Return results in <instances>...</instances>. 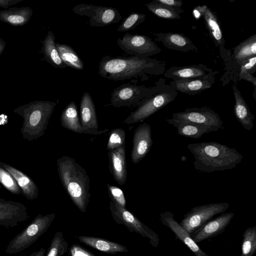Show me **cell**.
<instances>
[{
  "label": "cell",
  "instance_id": "1",
  "mask_svg": "<svg viewBox=\"0 0 256 256\" xmlns=\"http://www.w3.org/2000/svg\"><path fill=\"white\" fill-rule=\"evenodd\" d=\"M164 62L150 58L112 57L104 56L98 65L99 74L112 80H124L132 78L158 76L164 74Z\"/></svg>",
  "mask_w": 256,
  "mask_h": 256
},
{
  "label": "cell",
  "instance_id": "13",
  "mask_svg": "<svg viewBox=\"0 0 256 256\" xmlns=\"http://www.w3.org/2000/svg\"><path fill=\"white\" fill-rule=\"evenodd\" d=\"M28 218L27 208L24 204L0 198V226L13 228Z\"/></svg>",
  "mask_w": 256,
  "mask_h": 256
},
{
  "label": "cell",
  "instance_id": "21",
  "mask_svg": "<svg viewBox=\"0 0 256 256\" xmlns=\"http://www.w3.org/2000/svg\"><path fill=\"white\" fill-rule=\"evenodd\" d=\"M155 40L162 42L166 48L182 52H196L198 48L193 42L182 34L166 32L154 34Z\"/></svg>",
  "mask_w": 256,
  "mask_h": 256
},
{
  "label": "cell",
  "instance_id": "28",
  "mask_svg": "<svg viewBox=\"0 0 256 256\" xmlns=\"http://www.w3.org/2000/svg\"><path fill=\"white\" fill-rule=\"evenodd\" d=\"M166 120L168 124L176 128L179 135L188 138H200L203 134L212 132L204 126L188 122L175 120L172 118H167Z\"/></svg>",
  "mask_w": 256,
  "mask_h": 256
},
{
  "label": "cell",
  "instance_id": "12",
  "mask_svg": "<svg viewBox=\"0 0 256 256\" xmlns=\"http://www.w3.org/2000/svg\"><path fill=\"white\" fill-rule=\"evenodd\" d=\"M172 118L204 126L212 132L223 128V121L218 114L208 107L193 108L172 114Z\"/></svg>",
  "mask_w": 256,
  "mask_h": 256
},
{
  "label": "cell",
  "instance_id": "2",
  "mask_svg": "<svg viewBox=\"0 0 256 256\" xmlns=\"http://www.w3.org/2000/svg\"><path fill=\"white\" fill-rule=\"evenodd\" d=\"M186 148L194 155L195 169L204 172L232 169L243 158L236 148L218 142L190 144Z\"/></svg>",
  "mask_w": 256,
  "mask_h": 256
},
{
  "label": "cell",
  "instance_id": "10",
  "mask_svg": "<svg viewBox=\"0 0 256 256\" xmlns=\"http://www.w3.org/2000/svg\"><path fill=\"white\" fill-rule=\"evenodd\" d=\"M72 10L77 14L90 17L92 26H106L119 22L122 18L119 12L112 7L82 4L76 5Z\"/></svg>",
  "mask_w": 256,
  "mask_h": 256
},
{
  "label": "cell",
  "instance_id": "7",
  "mask_svg": "<svg viewBox=\"0 0 256 256\" xmlns=\"http://www.w3.org/2000/svg\"><path fill=\"white\" fill-rule=\"evenodd\" d=\"M165 82L156 94L138 106L123 122L133 124L142 122L174 100L178 92Z\"/></svg>",
  "mask_w": 256,
  "mask_h": 256
},
{
  "label": "cell",
  "instance_id": "15",
  "mask_svg": "<svg viewBox=\"0 0 256 256\" xmlns=\"http://www.w3.org/2000/svg\"><path fill=\"white\" fill-rule=\"evenodd\" d=\"M160 222L170 228L174 234L176 238L186 245L196 256H210L200 248L190 235L174 219L172 212L168 211L161 212Z\"/></svg>",
  "mask_w": 256,
  "mask_h": 256
},
{
  "label": "cell",
  "instance_id": "20",
  "mask_svg": "<svg viewBox=\"0 0 256 256\" xmlns=\"http://www.w3.org/2000/svg\"><path fill=\"white\" fill-rule=\"evenodd\" d=\"M216 76L205 78L172 80L169 85L176 91L190 95H194L210 88Z\"/></svg>",
  "mask_w": 256,
  "mask_h": 256
},
{
  "label": "cell",
  "instance_id": "26",
  "mask_svg": "<svg viewBox=\"0 0 256 256\" xmlns=\"http://www.w3.org/2000/svg\"><path fill=\"white\" fill-rule=\"evenodd\" d=\"M62 127L80 134H94V132L84 130L81 124L77 106L74 101L70 102L64 108L60 116Z\"/></svg>",
  "mask_w": 256,
  "mask_h": 256
},
{
  "label": "cell",
  "instance_id": "22",
  "mask_svg": "<svg viewBox=\"0 0 256 256\" xmlns=\"http://www.w3.org/2000/svg\"><path fill=\"white\" fill-rule=\"evenodd\" d=\"M0 166L8 171L14 178L22 190V195L26 198L33 200L38 198V188L28 176L16 168L2 162H0Z\"/></svg>",
  "mask_w": 256,
  "mask_h": 256
},
{
  "label": "cell",
  "instance_id": "37",
  "mask_svg": "<svg viewBox=\"0 0 256 256\" xmlns=\"http://www.w3.org/2000/svg\"><path fill=\"white\" fill-rule=\"evenodd\" d=\"M0 183L12 194L18 195L22 193L14 178L8 171L0 166Z\"/></svg>",
  "mask_w": 256,
  "mask_h": 256
},
{
  "label": "cell",
  "instance_id": "33",
  "mask_svg": "<svg viewBox=\"0 0 256 256\" xmlns=\"http://www.w3.org/2000/svg\"><path fill=\"white\" fill-rule=\"evenodd\" d=\"M256 251V226L248 227L242 234L240 256H253Z\"/></svg>",
  "mask_w": 256,
  "mask_h": 256
},
{
  "label": "cell",
  "instance_id": "4",
  "mask_svg": "<svg viewBox=\"0 0 256 256\" xmlns=\"http://www.w3.org/2000/svg\"><path fill=\"white\" fill-rule=\"evenodd\" d=\"M56 104L48 100H35L14 109V112L24 120L20 132L24 140L30 142L44 134Z\"/></svg>",
  "mask_w": 256,
  "mask_h": 256
},
{
  "label": "cell",
  "instance_id": "38",
  "mask_svg": "<svg viewBox=\"0 0 256 256\" xmlns=\"http://www.w3.org/2000/svg\"><path fill=\"white\" fill-rule=\"evenodd\" d=\"M126 132L123 128H116L112 130L108 134V140L106 149L110 151L125 145Z\"/></svg>",
  "mask_w": 256,
  "mask_h": 256
},
{
  "label": "cell",
  "instance_id": "39",
  "mask_svg": "<svg viewBox=\"0 0 256 256\" xmlns=\"http://www.w3.org/2000/svg\"><path fill=\"white\" fill-rule=\"evenodd\" d=\"M107 188L111 200L126 208V200L122 190L119 188L109 184Z\"/></svg>",
  "mask_w": 256,
  "mask_h": 256
},
{
  "label": "cell",
  "instance_id": "24",
  "mask_svg": "<svg viewBox=\"0 0 256 256\" xmlns=\"http://www.w3.org/2000/svg\"><path fill=\"white\" fill-rule=\"evenodd\" d=\"M76 238L80 242L104 253L116 254L128 252L124 246L108 240L88 236H80Z\"/></svg>",
  "mask_w": 256,
  "mask_h": 256
},
{
  "label": "cell",
  "instance_id": "6",
  "mask_svg": "<svg viewBox=\"0 0 256 256\" xmlns=\"http://www.w3.org/2000/svg\"><path fill=\"white\" fill-rule=\"evenodd\" d=\"M56 217L54 213L37 215L33 220L9 242L6 252L16 254L26 249L48 229Z\"/></svg>",
  "mask_w": 256,
  "mask_h": 256
},
{
  "label": "cell",
  "instance_id": "46",
  "mask_svg": "<svg viewBox=\"0 0 256 256\" xmlns=\"http://www.w3.org/2000/svg\"><path fill=\"white\" fill-rule=\"evenodd\" d=\"M2 188V185L0 184V188Z\"/></svg>",
  "mask_w": 256,
  "mask_h": 256
},
{
  "label": "cell",
  "instance_id": "27",
  "mask_svg": "<svg viewBox=\"0 0 256 256\" xmlns=\"http://www.w3.org/2000/svg\"><path fill=\"white\" fill-rule=\"evenodd\" d=\"M32 14L29 6L10 8L0 10V20L14 26H22L29 22Z\"/></svg>",
  "mask_w": 256,
  "mask_h": 256
},
{
  "label": "cell",
  "instance_id": "34",
  "mask_svg": "<svg viewBox=\"0 0 256 256\" xmlns=\"http://www.w3.org/2000/svg\"><path fill=\"white\" fill-rule=\"evenodd\" d=\"M68 243L62 232H57L52 240L44 256H62L68 252Z\"/></svg>",
  "mask_w": 256,
  "mask_h": 256
},
{
  "label": "cell",
  "instance_id": "45",
  "mask_svg": "<svg viewBox=\"0 0 256 256\" xmlns=\"http://www.w3.org/2000/svg\"><path fill=\"white\" fill-rule=\"evenodd\" d=\"M36 252H33L32 254H31L29 256H34L36 254Z\"/></svg>",
  "mask_w": 256,
  "mask_h": 256
},
{
  "label": "cell",
  "instance_id": "25",
  "mask_svg": "<svg viewBox=\"0 0 256 256\" xmlns=\"http://www.w3.org/2000/svg\"><path fill=\"white\" fill-rule=\"evenodd\" d=\"M232 90L235 99L234 110L236 118L244 129L250 130L254 127V116L235 84L232 86Z\"/></svg>",
  "mask_w": 256,
  "mask_h": 256
},
{
  "label": "cell",
  "instance_id": "44",
  "mask_svg": "<svg viewBox=\"0 0 256 256\" xmlns=\"http://www.w3.org/2000/svg\"><path fill=\"white\" fill-rule=\"evenodd\" d=\"M46 254V250L41 248L38 251L36 252L34 256H44Z\"/></svg>",
  "mask_w": 256,
  "mask_h": 256
},
{
  "label": "cell",
  "instance_id": "43",
  "mask_svg": "<svg viewBox=\"0 0 256 256\" xmlns=\"http://www.w3.org/2000/svg\"><path fill=\"white\" fill-rule=\"evenodd\" d=\"M6 44L5 41L0 38V56L5 48Z\"/></svg>",
  "mask_w": 256,
  "mask_h": 256
},
{
  "label": "cell",
  "instance_id": "32",
  "mask_svg": "<svg viewBox=\"0 0 256 256\" xmlns=\"http://www.w3.org/2000/svg\"><path fill=\"white\" fill-rule=\"evenodd\" d=\"M147 8L156 16L166 20H176L181 18L184 12L181 8L167 6L157 2L156 0L146 4Z\"/></svg>",
  "mask_w": 256,
  "mask_h": 256
},
{
  "label": "cell",
  "instance_id": "35",
  "mask_svg": "<svg viewBox=\"0 0 256 256\" xmlns=\"http://www.w3.org/2000/svg\"><path fill=\"white\" fill-rule=\"evenodd\" d=\"M256 71V56H254L244 60L240 64L238 80L248 81L256 88V78L253 76Z\"/></svg>",
  "mask_w": 256,
  "mask_h": 256
},
{
  "label": "cell",
  "instance_id": "14",
  "mask_svg": "<svg viewBox=\"0 0 256 256\" xmlns=\"http://www.w3.org/2000/svg\"><path fill=\"white\" fill-rule=\"evenodd\" d=\"M234 214L232 212H223L212 219L190 234L197 244L222 233L231 222Z\"/></svg>",
  "mask_w": 256,
  "mask_h": 256
},
{
  "label": "cell",
  "instance_id": "40",
  "mask_svg": "<svg viewBox=\"0 0 256 256\" xmlns=\"http://www.w3.org/2000/svg\"><path fill=\"white\" fill-rule=\"evenodd\" d=\"M70 256H96L79 245L74 244L68 249Z\"/></svg>",
  "mask_w": 256,
  "mask_h": 256
},
{
  "label": "cell",
  "instance_id": "19",
  "mask_svg": "<svg viewBox=\"0 0 256 256\" xmlns=\"http://www.w3.org/2000/svg\"><path fill=\"white\" fill-rule=\"evenodd\" d=\"M108 156L110 173L119 184H124L127 176L126 146L108 151Z\"/></svg>",
  "mask_w": 256,
  "mask_h": 256
},
{
  "label": "cell",
  "instance_id": "29",
  "mask_svg": "<svg viewBox=\"0 0 256 256\" xmlns=\"http://www.w3.org/2000/svg\"><path fill=\"white\" fill-rule=\"evenodd\" d=\"M56 37L49 31L42 43V52L46 62L56 68H64L67 66L62 61L56 46Z\"/></svg>",
  "mask_w": 256,
  "mask_h": 256
},
{
  "label": "cell",
  "instance_id": "11",
  "mask_svg": "<svg viewBox=\"0 0 256 256\" xmlns=\"http://www.w3.org/2000/svg\"><path fill=\"white\" fill-rule=\"evenodd\" d=\"M117 44L126 53L140 58H150L162 51L150 38L145 35L126 32L122 38H118Z\"/></svg>",
  "mask_w": 256,
  "mask_h": 256
},
{
  "label": "cell",
  "instance_id": "5",
  "mask_svg": "<svg viewBox=\"0 0 256 256\" xmlns=\"http://www.w3.org/2000/svg\"><path fill=\"white\" fill-rule=\"evenodd\" d=\"M166 80L160 78L152 86L126 83L114 88L110 94V102L108 105L116 108L139 106L151 96L156 94Z\"/></svg>",
  "mask_w": 256,
  "mask_h": 256
},
{
  "label": "cell",
  "instance_id": "31",
  "mask_svg": "<svg viewBox=\"0 0 256 256\" xmlns=\"http://www.w3.org/2000/svg\"><path fill=\"white\" fill-rule=\"evenodd\" d=\"M56 46L61 60L67 66L77 70L84 69L83 62L71 46L58 42H56Z\"/></svg>",
  "mask_w": 256,
  "mask_h": 256
},
{
  "label": "cell",
  "instance_id": "3",
  "mask_svg": "<svg viewBox=\"0 0 256 256\" xmlns=\"http://www.w3.org/2000/svg\"><path fill=\"white\" fill-rule=\"evenodd\" d=\"M61 182L74 204L85 212L90 202V178L86 170L71 157L64 156L57 160Z\"/></svg>",
  "mask_w": 256,
  "mask_h": 256
},
{
  "label": "cell",
  "instance_id": "8",
  "mask_svg": "<svg viewBox=\"0 0 256 256\" xmlns=\"http://www.w3.org/2000/svg\"><path fill=\"white\" fill-rule=\"evenodd\" d=\"M109 208L113 220L117 224L124 226L130 232H135L148 238L154 248L158 246L160 243L158 234L126 208L111 200Z\"/></svg>",
  "mask_w": 256,
  "mask_h": 256
},
{
  "label": "cell",
  "instance_id": "30",
  "mask_svg": "<svg viewBox=\"0 0 256 256\" xmlns=\"http://www.w3.org/2000/svg\"><path fill=\"white\" fill-rule=\"evenodd\" d=\"M232 56L240 65L244 60L256 56V34L250 36L234 48Z\"/></svg>",
  "mask_w": 256,
  "mask_h": 256
},
{
  "label": "cell",
  "instance_id": "41",
  "mask_svg": "<svg viewBox=\"0 0 256 256\" xmlns=\"http://www.w3.org/2000/svg\"><path fill=\"white\" fill-rule=\"evenodd\" d=\"M157 2L168 6L181 8L182 2L181 0H156Z\"/></svg>",
  "mask_w": 256,
  "mask_h": 256
},
{
  "label": "cell",
  "instance_id": "9",
  "mask_svg": "<svg viewBox=\"0 0 256 256\" xmlns=\"http://www.w3.org/2000/svg\"><path fill=\"white\" fill-rule=\"evenodd\" d=\"M229 206L230 204L227 202L194 206L184 216L179 224L190 234L214 216L224 212Z\"/></svg>",
  "mask_w": 256,
  "mask_h": 256
},
{
  "label": "cell",
  "instance_id": "42",
  "mask_svg": "<svg viewBox=\"0 0 256 256\" xmlns=\"http://www.w3.org/2000/svg\"><path fill=\"white\" fill-rule=\"evenodd\" d=\"M23 0H0V8L6 10L8 6L14 5Z\"/></svg>",
  "mask_w": 256,
  "mask_h": 256
},
{
  "label": "cell",
  "instance_id": "17",
  "mask_svg": "<svg viewBox=\"0 0 256 256\" xmlns=\"http://www.w3.org/2000/svg\"><path fill=\"white\" fill-rule=\"evenodd\" d=\"M218 72L206 67L204 64L189 66H174L164 72V76L172 80L205 78L216 76Z\"/></svg>",
  "mask_w": 256,
  "mask_h": 256
},
{
  "label": "cell",
  "instance_id": "16",
  "mask_svg": "<svg viewBox=\"0 0 256 256\" xmlns=\"http://www.w3.org/2000/svg\"><path fill=\"white\" fill-rule=\"evenodd\" d=\"M152 144L151 126L146 122L143 123L134 132L131 153L133 163L139 162L150 152Z\"/></svg>",
  "mask_w": 256,
  "mask_h": 256
},
{
  "label": "cell",
  "instance_id": "23",
  "mask_svg": "<svg viewBox=\"0 0 256 256\" xmlns=\"http://www.w3.org/2000/svg\"><path fill=\"white\" fill-rule=\"evenodd\" d=\"M204 20L207 28L216 46L223 48L225 42L216 14L206 5L195 8Z\"/></svg>",
  "mask_w": 256,
  "mask_h": 256
},
{
  "label": "cell",
  "instance_id": "36",
  "mask_svg": "<svg viewBox=\"0 0 256 256\" xmlns=\"http://www.w3.org/2000/svg\"><path fill=\"white\" fill-rule=\"evenodd\" d=\"M146 17V15L143 14L136 12H132L120 25L117 31L126 32L134 30L144 22Z\"/></svg>",
  "mask_w": 256,
  "mask_h": 256
},
{
  "label": "cell",
  "instance_id": "18",
  "mask_svg": "<svg viewBox=\"0 0 256 256\" xmlns=\"http://www.w3.org/2000/svg\"><path fill=\"white\" fill-rule=\"evenodd\" d=\"M80 123L82 128L94 134H101L108 131V129L98 130V122L95 105L93 100L87 92H84L80 103Z\"/></svg>",
  "mask_w": 256,
  "mask_h": 256
}]
</instances>
